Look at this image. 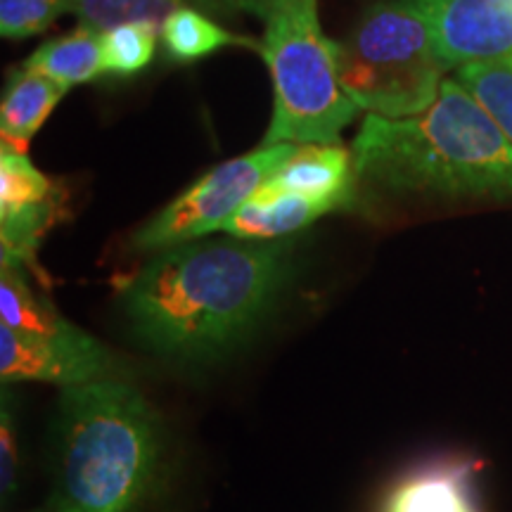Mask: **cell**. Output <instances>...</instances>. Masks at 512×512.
<instances>
[{
  "mask_svg": "<svg viewBox=\"0 0 512 512\" xmlns=\"http://www.w3.org/2000/svg\"><path fill=\"white\" fill-rule=\"evenodd\" d=\"M264 185L330 202L337 209L349 207L358 188L354 155L339 143L297 145L294 155Z\"/></svg>",
  "mask_w": 512,
  "mask_h": 512,
  "instance_id": "obj_10",
  "label": "cell"
},
{
  "mask_svg": "<svg viewBox=\"0 0 512 512\" xmlns=\"http://www.w3.org/2000/svg\"><path fill=\"white\" fill-rule=\"evenodd\" d=\"M226 3L235 12H249V15L261 17L266 22L268 15H271V10L275 8V3H278V0H226Z\"/></svg>",
  "mask_w": 512,
  "mask_h": 512,
  "instance_id": "obj_22",
  "label": "cell"
},
{
  "mask_svg": "<svg viewBox=\"0 0 512 512\" xmlns=\"http://www.w3.org/2000/svg\"><path fill=\"white\" fill-rule=\"evenodd\" d=\"M351 155L358 185L384 195L512 202V143L458 79L415 117L366 114Z\"/></svg>",
  "mask_w": 512,
  "mask_h": 512,
  "instance_id": "obj_2",
  "label": "cell"
},
{
  "mask_svg": "<svg viewBox=\"0 0 512 512\" xmlns=\"http://www.w3.org/2000/svg\"><path fill=\"white\" fill-rule=\"evenodd\" d=\"M183 0H72V12L79 15L81 24L95 31H110L131 22H162Z\"/></svg>",
  "mask_w": 512,
  "mask_h": 512,
  "instance_id": "obj_18",
  "label": "cell"
},
{
  "mask_svg": "<svg viewBox=\"0 0 512 512\" xmlns=\"http://www.w3.org/2000/svg\"><path fill=\"white\" fill-rule=\"evenodd\" d=\"M62 195V185L43 174L29 155L0 152V216L41 207Z\"/></svg>",
  "mask_w": 512,
  "mask_h": 512,
  "instance_id": "obj_16",
  "label": "cell"
},
{
  "mask_svg": "<svg viewBox=\"0 0 512 512\" xmlns=\"http://www.w3.org/2000/svg\"><path fill=\"white\" fill-rule=\"evenodd\" d=\"M166 55L176 62H195L202 57L223 48L245 46L252 50H261V43L249 41L245 36H235L233 31L223 29L219 22H214L207 12L197 8H176L159 27Z\"/></svg>",
  "mask_w": 512,
  "mask_h": 512,
  "instance_id": "obj_15",
  "label": "cell"
},
{
  "mask_svg": "<svg viewBox=\"0 0 512 512\" xmlns=\"http://www.w3.org/2000/svg\"><path fill=\"white\" fill-rule=\"evenodd\" d=\"M64 12H72V0H0V34L24 41L46 31Z\"/></svg>",
  "mask_w": 512,
  "mask_h": 512,
  "instance_id": "obj_20",
  "label": "cell"
},
{
  "mask_svg": "<svg viewBox=\"0 0 512 512\" xmlns=\"http://www.w3.org/2000/svg\"><path fill=\"white\" fill-rule=\"evenodd\" d=\"M19 489V432H17V401L8 384H3L0 399V494L3 503L12 501Z\"/></svg>",
  "mask_w": 512,
  "mask_h": 512,
  "instance_id": "obj_21",
  "label": "cell"
},
{
  "mask_svg": "<svg viewBox=\"0 0 512 512\" xmlns=\"http://www.w3.org/2000/svg\"><path fill=\"white\" fill-rule=\"evenodd\" d=\"M456 79L482 102L512 143V64H465Z\"/></svg>",
  "mask_w": 512,
  "mask_h": 512,
  "instance_id": "obj_19",
  "label": "cell"
},
{
  "mask_svg": "<svg viewBox=\"0 0 512 512\" xmlns=\"http://www.w3.org/2000/svg\"><path fill=\"white\" fill-rule=\"evenodd\" d=\"M72 320L55 309L43 292L31 285L29 268L0 264V325L34 335H55Z\"/></svg>",
  "mask_w": 512,
  "mask_h": 512,
  "instance_id": "obj_14",
  "label": "cell"
},
{
  "mask_svg": "<svg viewBox=\"0 0 512 512\" xmlns=\"http://www.w3.org/2000/svg\"><path fill=\"white\" fill-rule=\"evenodd\" d=\"M159 24L131 22L100 34L102 74L133 76L143 72L157 50Z\"/></svg>",
  "mask_w": 512,
  "mask_h": 512,
  "instance_id": "obj_17",
  "label": "cell"
},
{
  "mask_svg": "<svg viewBox=\"0 0 512 512\" xmlns=\"http://www.w3.org/2000/svg\"><path fill=\"white\" fill-rule=\"evenodd\" d=\"M259 55L273 81V117L261 145L339 143L361 110L339 83L337 41L320 27L318 0H278Z\"/></svg>",
  "mask_w": 512,
  "mask_h": 512,
  "instance_id": "obj_4",
  "label": "cell"
},
{
  "mask_svg": "<svg viewBox=\"0 0 512 512\" xmlns=\"http://www.w3.org/2000/svg\"><path fill=\"white\" fill-rule=\"evenodd\" d=\"M294 273L292 242L192 240L155 252L119 285L136 342L183 370L219 366L264 323Z\"/></svg>",
  "mask_w": 512,
  "mask_h": 512,
  "instance_id": "obj_1",
  "label": "cell"
},
{
  "mask_svg": "<svg viewBox=\"0 0 512 512\" xmlns=\"http://www.w3.org/2000/svg\"><path fill=\"white\" fill-rule=\"evenodd\" d=\"M330 211H337L335 204L313 200L299 192L273 190L261 185L230 219L223 223L219 233L238 240L273 242L285 240L313 221L323 219Z\"/></svg>",
  "mask_w": 512,
  "mask_h": 512,
  "instance_id": "obj_11",
  "label": "cell"
},
{
  "mask_svg": "<svg viewBox=\"0 0 512 512\" xmlns=\"http://www.w3.org/2000/svg\"><path fill=\"white\" fill-rule=\"evenodd\" d=\"M34 512H57V510H55L50 503H46V505H43V508H38V510H34Z\"/></svg>",
  "mask_w": 512,
  "mask_h": 512,
  "instance_id": "obj_24",
  "label": "cell"
},
{
  "mask_svg": "<svg viewBox=\"0 0 512 512\" xmlns=\"http://www.w3.org/2000/svg\"><path fill=\"white\" fill-rule=\"evenodd\" d=\"M0 380L69 389L105 380H131V375L119 354L74 323L55 335H34L0 325Z\"/></svg>",
  "mask_w": 512,
  "mask_h": 512,
  "instance_id": "obj_7",
  "label": "cell"
},
{
  "mask_svg": "<svg viewBox=\"0 0 512 512\" xmlns=\"http://www.w3.org/2000/svg\"><path fill=\"white\" fill-rule=\"evenodd\" d=\"M477 472L479 463L465 456L427 460L396 479L380 512H479Z\"/></svg>",
  "mask_w": 512,
  "mask_h": 512,
  "instance_id": "obj_9",
  "label": "cell"
},
{
  "mask_svg": "<svg viewBox=\"0 0 512 512\" xmlns=\"http://www.w3.org/2000/svg\"><path fill=\"white\" fill-rule=\"evenodd\" d=\"M448 69L512 64V0H411Z\"/></svg>",
  "mask_w": 512,
  "mask_h": 512,
  "instance_id": "obj_8",
  "label": "cell"
},
{
  "mask_svg": "<svg viewBox=\"0 0 512 512\" xmlns=\"http://www.w3.org/2000/svg\"><path fill=\"white\" fill-rule=\"evenodd\" d=\"M24 67L48 76L67 91L79 83L95 81L102 74L100 31L79 24L69 34L36 48L34 55L24 62Z\"/></svg>",
  "mask_w": 512,
  "mask_h": 512,
  "instance_id": "obj_13",
  "label": "cell"
},
{
  "mask_svg": "<svg viewBox=\"0 0 512 512\" xmlns=\"http://www.w3.org/2000/svg\"><path fill=\"white\" fill-rule=\"evenodd\" d=\"M185 3H190V5H195L197 10H202V12H207V15H211V17H223V15H230V12H235L233 8H230V5L226 3V0H185Z\"/></svg>",
  "mask_w": 512,
  "mask_h": 512,
  "instance_id": "obj_23",
  "label": "cell"
},
{
  "mask_svg": "<svg viewBox=\"0 0 512 512\" xmlns=\"http://www.w3.org/2000/svg\"><path fill=\"white\" fill-rule=\"evenodd\" d=\"M164 458V420L133 380L60 389L48 501L57 512H140Z\"/></svg>",
  "mask_w": 512,
  "mask_h": 512,
  "instance_id": "obj_3",
  "label": "cell"
},
{
  "mask_svg": "<svg viewBox=\"0 0 512 512\" xmlns=\"http://www.w3.org/2000/svg\"><path fill=\"white\" fill-rule=\"evenodd\" d=\"M69 91L48 76L31 72L22 64L15 69L0 105V138L5 152L27 155L29 143Z\"/></svg>",
  "mask_w": 512,
  "mask_h": 512,
  "instance_id": "obj_12",
  "label": "cell"
},
{
  "mask_svg": "<svg viewBox=\"0 0 512 512\" xmlns=\"http://www.w3.org/2000/svg\"><path fill=\"white\" fill-rule=\"evenodd\" d=\"M337 69L358 110L406 119L430 110L448 67L432 31L411 0H380L363 12L342 41Z\"/></svg>",
  "mask_w": 512,
  "mask_h": 512,
  "instance_id": "obj_5",
  "label": "cell"
},
{
  "mask_svg": "<svg viewBox=\"0 0 512 512\" xmlns=\"http://www.w3.org/2000/svg\"><path fill=\"white\" fill-rule=\"evenodd\" d=\"M294 150V143L259 145L247 155L214 166L145 221L131 235L128 247L133 252L155 254L219 233L223 223L294 155Z\"/></svg>",
  "mask_w": 512,
  "mask_h": 512,
  "instance_id": "obj_6",
  "label": "cell"
}]
</instances>
